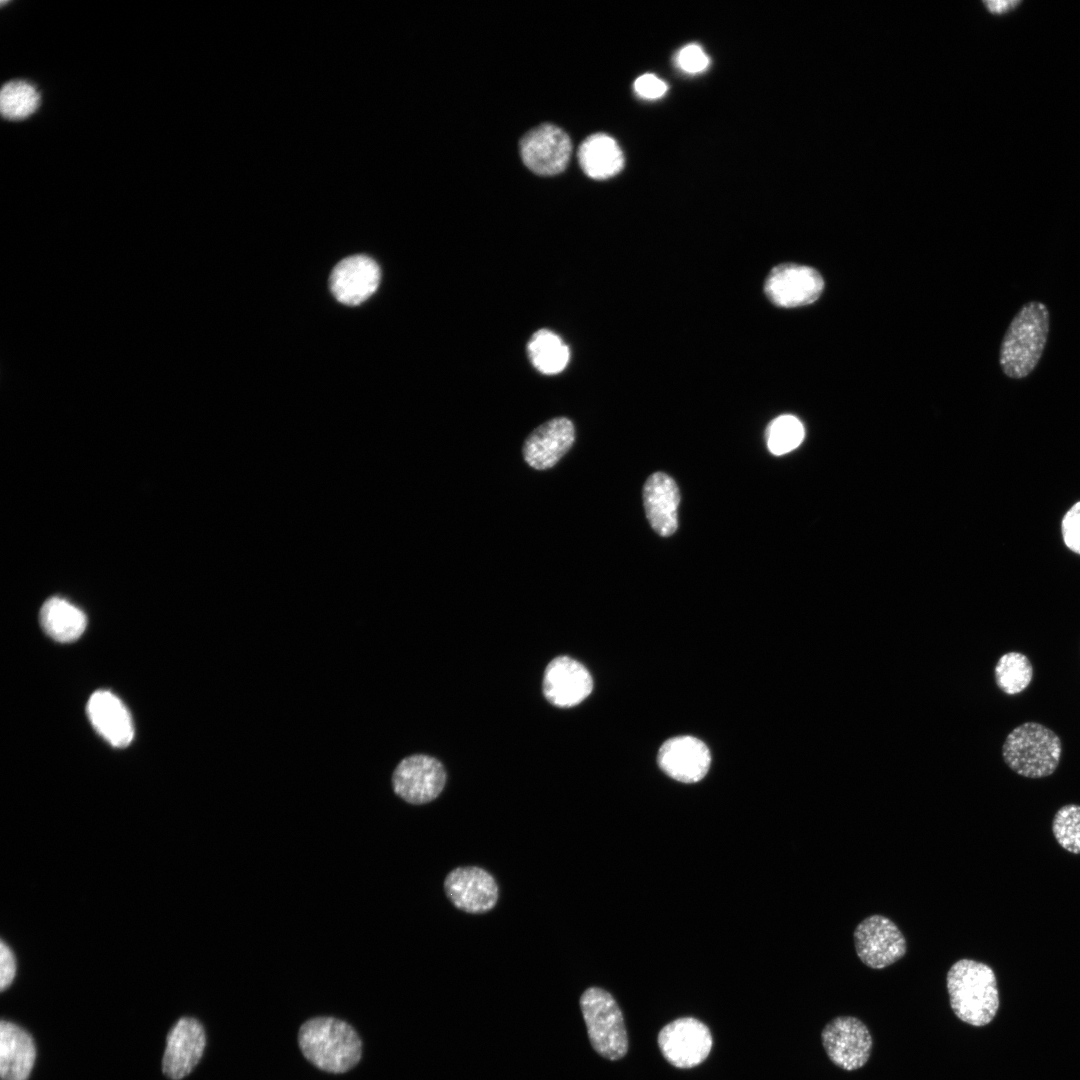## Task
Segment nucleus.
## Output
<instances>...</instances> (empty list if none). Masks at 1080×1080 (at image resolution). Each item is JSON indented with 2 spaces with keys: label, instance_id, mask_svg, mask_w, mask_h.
<instances>
[{
  "label": "nucleus",
  "instance_id": "nucleus-1",
  "mask_svg": "<svg viewBox=\"0 0 1080 1080\" xmlns=\"http://www.w3.org/2000/svg\"><path fill=\"white\" fill-rule=\"evenodd\" d=\"M946 987L951 1009L961 1021L981 1027L997 1014V979L986 963L966 958L956 961L947 972Z\"/></svg>",
  "mask_w": 1080,
  "mask_h": 1080
},
{
  "label": "nucleus",
  "instance_id": "nucleus-2",
  "mask_svg": "<svg viewBox=\"0 0 1080 1080\" xmlns=\"http://www.w3.org/2000/svg\"><path fill=\"white\" fill-rule=\"evenodd\" d=\"M1049 324V310L1043 302L1029 301L1017 311L999 352V364L1007 377L1022 379L1036 368L1046 347Z\"/></svg>",
  "mask_w": 1080,
  "mask_h": 1080
},
{
  "label": "nucleus",
  "instance_id": "nucleus-3",
  "mask_svg": "<svg viewBox=\"0 0 1080 1080\" xmlns=\"http://www.w3.org/2000/svg\"><path fill=\"white\" fill-rule=\"evenodd\" d=\"M298 1043L307 1060L331 1073L350 1070L362 1054L357 1032L348 1023L333 1017H316L303 1023Z\"/></svg>",
  "mask_w": 1080,
  "mask_h": 1080
},
{
  "label": "nucleus",
  "instance_id": "nucleus-4",
  "mask_svg": "<svg viewBox=\"0 0 1080 1080\" xmlns=\"http://www.w3.org/2000/svg\"><path fill=\"white\" fill-rule=\"evenodd\" d=\"M1061 755L1060 737L1047 726L1033 721L1015 727L1002 746L1005 764L1020 776L1032 779L1053 774Z\"/></svg>",
  "mask_w": 1080,
  "mask_h": 1080
},
{
  "label": "nucleus",
  "instance_id": "nucleus-5",
  "mask_svg": "<svg viewBox=\"0 0 1080 1080\" xmlns=\"http://www.w3.org/2000/svg\"><path fill=\"white\" fill-rule=\"evenodd\" d=\"M580 1009L593 1049L615 1061L629 1048L623 1013L614 997L600 987H589L580 997Z\"/></svg>",
  "mask_w": 1080,
  "mask_h": 1080
},
{
  "label": "nucleus",
  "instance_id": "nucleus-6",
  "mask_svg": "<svg viewBox=\"0 0 1080 1080\" xmlns=\"http://www.w3.org/2000/svg\"><path fill=\"white\" fill-rule=\"evenodd\" d=\"M659 1049L672 1066L688 1069L701 1064L710 1054V1029L693 1017H681L666 1024L658 1034Z\"/></svg>",
  "mask_w": 1080,
  "mask_h": 1080
},
{
  "label": "nucleus",
  "instance_id": "nucleus-7",
  "mask_svg": "<svg viewBox=\"0 0 1080 1080\" xmlns=\"http://www.w3.org/2000/svg\"><path fill=\"white\" fill-rule=\"evenodd\" d=\"M821 1041L830 1061L847 1071L863 1067L870 1058L873 1040L859 1018L837 1016L821 1032Z\"/></svg>",
  "mask_w": 1080,
  "mask_h": 1080
},
{
  "label": "nucleus",
  "instance_id": "nucleus-8",
  "mask_svg": "<svg viewBox=\"0 0 1080 1080\" xmlns=\"http://www.w3.org/2000/svg\"><path fill=\"white\" fill-rule=\"evenodd\" d=\"M857 956L872 969H883L901 959L907 949L904 935L889 918L874 914L862 920L854 931Z\"/></svg>",
  "mask_w": 1080,
  "mask_h": 1080
},
{
  "label": "nucleus",
  "instance_id": "nucleus-9",
  "mask_svg": "<svg viewBox=\"0 0 1080 1080\" xmlns=\"http://www.w3.org/2000/svg\"><path fill=\"white\" fill-rule=\"evenodd\" d=\"M446 784V771L434 757L414 754L401 760L392 774L396 795L407 803L421 805L436 799Z\"/></svg>",
  "mask_w": 1080,
  "mask_h": 1080
},
{
  "label": "nucleus",
  "instance_id": "nucleus-10",
  "mask_svg": "<svg viewBox=\"0 0 1080 1080\" xmlns=\"http://www.w3.org/2000/svg\"><path fill=\"white\" fill-rule=\"evenodd\" d=\"M824 280L814 268L796 263L775 266L764 283L767 298L776 306L794 308L815 302Z\"/></svg>",
  "mask_w": 1080,
  "mask_h": 1080
},
{
  "label": "nucleus",
  "instance_id": "nucleus-11",
  "mask_svg": "<svg viewBox=\"0 0 1080 1080\" xmlns=\"http://www.w3.org/2000/svg\"><path fill=\"white\" fill-rule=\"evenodd\" d=\"M572 144L569 136L553 124H541L527 132L520 141L524 164L543 176L562 172L570 159Z\"/></svg>",
  "mask_w": 1080,
  "mask_h": 1080
},
{
  "label": "nucleus",
  "instance_id": "nucleus-12",
  "mask_svg": "<svg viewBox=\"0 0 1080 1080\" xmlns=\"http://www.w3.org/2000/svg\"><path fill=\"white\" fill-rule=\"evenodd\" d=\"M444 891L459 910L481 914L493 909L499 890L494 877L478 866L457 867L444 880Z\"/></svg>",
  "mask_w": 1080,
  "mask_h": 1080
},
{
  "label": "nucleus",
  "instance_id": "nucleus-13",
  "mask_svg": "<svg viewBox=\"0 0 1080 1080\" xmlns=\"http://www.w3.org/2000/svg\"><path fill=\"white\" fill-rule=\"evenodd\" d=\"M592 688L593 680L587 668L571 657L558 656L545 669L543 693L555 706H575L591 693Z\"/></svg>",
  "mask_w": 1080,
  "mask_h": 1080
},
{
  "label": "nucleus",
  "instance_id": "nucleus-14",
  "mask_svg": "<svg viewBox=\"0 0 1080 1080\" xmlns=\"http://www.w3.org/2000/svg\"><path fill=\"white\" fill-rule=\"evenodd\" d=\"M575 441V428L566 417H556L534 429L523 445L525 462L536 470H547L569 451Z\"/></svg>",
  "mask_w": 1080,
  "mask_h": 1080
},
{
  "label": "nucleus",
  "instance_id": "nucleus-15",
  "mask_svg": "<svg viewBox=\"0 0 1080 1080\" xmlns=\"http://www.w3.org/2000/svg\"><path fill=\"white\" fill-rule=\"evenodd\" d=\"M379 281L377 263L366 255H354L343 259L333 268L329 285L339 302L358 305L376 291Z\"/></svg>",
  "mask_w": 1080,
  "mask_h": 1080
},
{
  "label": "nucleus",
  "instance_id": "nucleus-16",
  "mask_svg": "<svg viewBox=\"0 0 1080 1080\" xmlns=\"http://www.w3.org/2000/svg\"><path fill=\"white\" fill-rule=\"evenodd\" d=\"M206 1044L205 1031L195 1019L183 1017L170 1030L162 1060L164 1074L179 1080L199 1062Z\"/></svg>",
  "mask_w": 1080,
  "mask_h": 1080
},
{
  "label": "nucleus",
  "instance_id": "nucleus-17",
  "mask_svg": "<svg viewBox=\"0 0 1080 1080\" xmlns=\"http://www.w3.org/2000/svg\"><path fill=\"white\" fill-rule=\"evenodd\" d=\"M711 762L707 746L692 736H678L663 743L658 752L660 768L671 778L695 783L704 778Z\"/></svg>",
  "mask_w": 1080,
  "mask_h": 1080
},
{
  "label": "nucleus",
  "instance_id": "nucleus-18",
  "mask_svg": "<svg viewBox=\"0 0 1080 1080\" xmlns=\"http://www.w3.org/2000/svg\"><path fill=\"white\" fill-rule=\"evenodd\" d=\"M87 714L95 730L112 746H128L134 736L131 715L123 702L112 692L98 690L87 704Z\"/></svg>",
  "mask_w": 1080,
  "mask_h": 1080
},
{
  "label": "nucleus",
  "instance_id": "nucleus-19",
  "mask_svg": "<svg viewBox=\"0 0 1080 1080\" xmlns=\"http://www.w3.org/2000/svg\"><path fill=\"white\" fill-rule=\"evenodd\" d=\"M647 519L661 536L672 535L678 527L680 493L675 481L663 472L648 477L643 487Z\"/></svg>",
  "mask_w": 1080,
  "mask_h": 1080
},
{
  "label": "nucleus",
  "instance_id": "nucleus-20",
  "mask_svg": "<svg viewBox=\"0 0 1080 1080\" xmlns=\"http://www.w3.org/2000/svg\"><path fill=\"white\" fill-rule=\"evenodd\" d=\"M36 1057L32 1037L7 1021L0 1024V1075L2 1080H27Z\"/></svg>",
  "mask_w": 1080,
  "mask_h": 1080
},
{
  "label": "nucleus",
  "instance_id": "nucleus-21",
  "mask_svg": "<svg viewBox=\"0 0 1080 1080\" xmlns=\"http://www.w3.org/2000/svg\"><path fill=\"white\" fill-rule=\"evenodd\" d=\"M578 159L584 173L595 180L613 177L624 166L620 146L614 138L604 133L587 137L578 149Z\"/></svg>",
  "mask_w": 1080,
  "mask_h": 1080
},
{
  "label": "nucleus",
  "instance_id": "nucleus-22",
  "mask_svg": "<svg viewBox=\"0 0 1080 1080\" xmlns=\"http://www.w3.org/2000/svg\"><path fill=\"white\" fill-rule=\"evenodd\" d=\"M40 623L44 631L62 643L77 640L85 631V613L64 598L47 599L40 610Z\"/></svg>",
  "mask_w": 1080,
  "mask_h": 1080
},
{
  "label": "nucleus",
  "instance_id": "nucleus-23",
  "mask_svg": "<svg viewBox=\"0 0 1080 1080\" xmlns=\"http://www.w3.org/2000/svg\"><path fill=\"white\" fill-rule=\"evenodd\" d=\"M527 348L532 364L543 374H557L568 364V346L550 330L541 329L535 332Z\"/></svg>",
  "mask_w": 1080,
  "mask_h": 1080
},
{
  "label": "nucleus",
  "instance_id": "nucleus-24",
  "mask_svg": "<svg viewBox=\"0 0 1080 1080\" xmlns=\"http://www.w3.org/2000/svg\"><path fill=\"white\" fill-rule=\"evenodd\" d=\"M1033 665L1029 658L1020 652L1011 651L998 659L994 668L995 682L1007 695H1016L1024 691L1033 679Z\"/></svg>",
  "mask_w": 1080,
  "mask_h": 1080
},
{
  "label": "nucleus",
  "instance_id": "nucleus-25",
  "mask_svg": "<svg viewBox=\"0 0 1080 1080\" xmlns=\"http://www.w3.org/2000/svg\"><path fill=\"white\" fill-rule=\"evenodd\" d=\"M40 95L37 89L24 80H12L3 85L0 92V110L8 120H22L32 115L39 107Z\"/></svg>",
  "mask_w": 1080,
  "mask_h": 1080
},
{
  "label": "nucleus",
  "instance_id": "nucleus-26",
  "mask_svg": "<svg viewBox=\"0 0 1080 1080\" xmlns=\"http://www.w3.org/2000/svg\"><path fill=\"white\" fill-rule=\"evenodd\" d=\"M804 427L801 421L790 414L773 419L765 433L766 444L774 455H783L797 448L804 439Z\"/></svg>",
  "mask_w": 1080,
  "mask_h": 1080
},
{
  "label": "nucleus",
  "instance_id": "nucleus-27",
  "mask_svg": "<svg viewBox=\"0 0 1080 1080\" xmlns=\"http://www.w3.org/2000/svg\"><path fill=\"white\" fill-rule=\"evenodd\" d=\"M1057 843L1072 854H1080V805L1067 804L1059 808L1052 821Z\"/></svg>",
  "mask_w": 1080,
  "mask_h": 1080
},
{
  "label": "nucleus",
  "instance_id": "nucleus-28",
  "mask_svg": "<svg viewBox=\"0 0 1080 1080\" xmlns=\"http://www.w3.org/2000/svg\"><path fill=\"white\" fill-rule=\"evenodd\" d=\"M675 63L685 73L698 74L708 68L710 60L701 46L692 43L677 52Z\"/></svg>",
  "mask_w": 1080,
  "mask_h": 1080
},
{
  "label": "nucleus",
  "instance_id": "nucleus-29",
  "mask_svg": "<svg viewBox=\"0 0 1080 1080\" xmlns=\"http://www.w3.org/2000/svg\"><path fill=\"white\" fill-rule=\"evenodd\" d=\"M1061 531L1065 545L1080 554V501L1076 502L1064 515Z\"/></svg>",
  "mask_w": 1080,
  "mask_h": 1080
},
{
  "label": "nucleus",
  "instance_id": "nucleus-30",
  "mask_svg": "<svg viewBox=\"0 0 1080 1080\" xmlns=\"http://www.w3.org/2000/svg\"><path fill=\"white\" fill-rule=\"evenodd\" d=\"M667 89V84L651 73L639 76L634 82V90L637 95L648 100L661 98Z\"/></svg>",
  "mask_w": 1080,
  "mask_h": 1080
},
{
  "label": "nucleus",
  "instance_id": "nucleus-31",
  "mask_svg": "<svg viewBox=\"0 0 1080 1080\" xmlns=\"http://www.w3.org/2000/svg\"><path fill=\"white\" fill-rule=\"evenodd\" d=\"M0 968V987L4 991L14 980L16 960L12 949L3 941L0 945Z\"/></svg>",
  "mask_w": 1080,
  "mask_h": 1080
},
{
  "label": "nucleus",
  "instance_id": "nucleus-32",
  "mask_svg": "<svg viewBox=\"0 0 1080 1080\" xmlns=\"http://www.w3.org/2000/svg\"><path fill=\"white\" fill-rule=\"evenodd\" d=\"M1021 3H1022L1021 0H998V1L990 0V1H983V4L986 7V9L991 14H995V15L1006 14V13L1014 10Z\"/></svg>",
  "mask_w": 1080,
  "mask_h": 1080
}]
</instances>
